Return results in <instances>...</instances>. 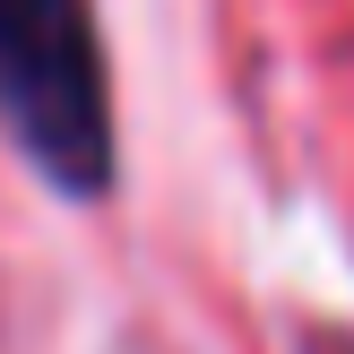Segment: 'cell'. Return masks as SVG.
I'll return each instance as SVG.
<instances>
[{"mask_svg": "<svg viewBox=\"0 0 354 354\" xmlns=\"http://www.w3.org/2000/svg\"><path fill=\"white\" fill-rule=\"evenodd\" d=\"M0 138L61 199L113 190L121 130L95 0H0Z\"/></svg>", "mask_w": 354, "mask_h": 354, "instance_id": "cell-1", "label": "cell"}]
</instances>
